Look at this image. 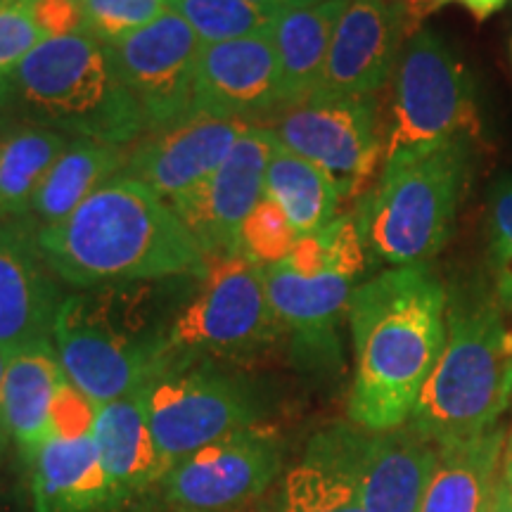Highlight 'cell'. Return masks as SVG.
<instances>
[{
  "instance_id": "obj_27",
  "label": "cell",
  "mask_w": 512,
  "mask_h": 512,
  "mask_svg": "<svg viewBox=\"0 0 512 512\" xmlns=\"http://www.w3.org/2000/svg\"><path fill=\"white\" fill-rule=\"evenodd\" d=\"M264 197L273 200L299 235L318 233L337 219L342 190L328 171L278 143L266 171Z\"/></svg>"
},
{
  "instance_id": "obj_41",
  "label": "cell",
  "mask_w": 512,
  "mask_h": 512,
  "mask_svg": "<svg viewBox=\"0 0 512 512\" xmlns=\"http://www.w3.org/2000/svg\"><path fill=\"white\" fill-rule=\"evenodd\" d=\"M498 472H501L498 479H501L503 486L510 491V496H512V430H510L508 437H505L501 467H498Z\"/></svg>"
},
{
  "instance_id": "obj_6",
  "label": "cell",
  "mask_w": 512,
  "mask_h": 512,
  "mask_svg": "<svg viewBox=\"0 0 512 512\" xmlns=\"http://www.w3.org/2000/svg\"><path fill=\"white\" fill-rule=\"evenodd\" d=\"M512 396V330L489 299L446 311V344L406 422L434 444L494 430Z\"/></svg>"
},
{
  "instance_id": "obj_21",
  "label": "cell",
  "mask_w": 512,
  "mask_h": 512,
  "mask_svg": "<svg viewBox=\"0 0 512 512\" xmlns=\"http://www.w3.org/2000/svg\"><path fill=\"white\" fill-rule=\"evenodd\" d=\"M95 441L102 465L124 505H131L150 489H157L169 472V463L159 451L147 415L145 389L102 403Z\"/></svg>"
},
{
  "instance_id": "obj_29",
  "label": "cell",
  "mask_w": 512,
  "mask_h": 512,
  "mask_svg": "<svg viewBox=\"0 0 512 512\" xmlns=\"http://www.w3.org/2000/svg\"><path fill=\"white\" fill-rule=\"evenodd\" d=\"M169 10L190 24L202 46L264 34L275 15L245 0H169Z\"/></svg>"
},
{
  "instance_id": "obj_46",
  "label": "cell",
  "mask_w": 512,
  "mask_h": 512,
  "mask_svg": "<svg viewBox=\"0 0 512 512\" xmlns=\"http://www.w3.org/2000/svg\"><path fill=\"white\" fill-rule=\"evenodd\" d=\"M3 126H5V121H3V117H0V133H3Z\"/></svg>"
},
{
  "instance_id": "obj_15",
  "label": "cell",
  "mask_w": 512,
  "mask_h": 512,
  "mask_svg": "<svg viewBox=\"0 0 512 512\" xmlns=\"http://www.w3.org/2000/svg\"><path fill=\"white\" fill-rule=\"evenodd\" d=\"M283 110V79L268 31L202 46L190 114L266 126Z\"/></svg>"
},
{
  "instance_id": "obj_43",
  "label": "cell",
  "mask_w": 512,
  "mask_h": 512,
  "mask_svg": "<svg viewBox=\"0 0 512 512\" xmlns=\"http://www.w3.org/2000/svg\"><path fill=\"white\" fill-rule=\"evenodd\" d=\"M491 512H512V496H510V491L503 486L501 479H498V482H496Z\"/></svg>"
},
{
  "instance_id": "obj_39",
  "label": "cell",
  "mask_w": 512,
  "mask_h": 512,
  "mask_svg": "<svg viewBox=\"0 0 512 512\" xmlns=\"http://www.w3.org/2000/svg\"><path fill=\"white\" fill-rule=\"evenodd\" d=\"M453 3H460L472 17L479 19V22H484V19L496 15L498 10H503L508 0H453Z\"/></svg>"
},
{
  "instance_id": "obj_4",
  "label": "cell",
  "mask_w": 512,
  "mask_h": 512,
  "mask_svg": "<svg viewBox=\"0 0 512 512\" xmlns=\"http://www.w3.org/2000/svg\"><path fill=\"white\" fill-rule=\"evenodd\" d=\"M0 117L119 147L147 131L110 46L88 31L38 43L0 86Z\"/></svg>"
},
{
  "instance_id": "obj_16",
  "label": "cell",
  "mask_w": 512,
  "mask_h": 512,
  "mask_svg": "<svg viewBox=\"0 0 512 512\" xmlns=\"http://www.w3.org/2000/svg\"><path fill=\"white\" fill-rule=\"evenodd\" d=\"M249 128L247 121L190 114L174 126L143 133L128 147L124 174L171 202L214 174Z\"/></svg>"
},
{
  "instance_id": "obj_8",
  "label": "cell",
  "mask_w": 512,
  "mask_h": 512,
  "mask_svg": "<svg viewBox=\"0 0 512 512\" xmlns=\"http://www.w3.org/2000/svg\"><path fill=\"white\" fill-rule=\"evenodd\" d=\"M264 268L245 254H211L169 337V361H242L280 342Z\"/></svg>"
},
{
  "instance_id": "obj_35",
  "label": "cell",
  "mask_w": 512,
  "mask_h": 512,
  "mask_svg": "<svg viewBox=\"0 0 512 512\" xmlns=\"http://www.w3.org/2000/svg\"><path fill=\"white\" fill-rule=\"evenodd\" d=\"M100 403L86 396L72 382H62L60 392L55 396L53 415H50V437H81V434H93L98 425Z\"/></svg>"
},
{
  "instance_id": "obj_18",
  "label": "cell",
  "mask_w": 512,
  "mask_h": 512,
  "mask_svg": "<svg viewBox=\"0 0 512 512\" xmlns=\"http://www.w3.org/2000/svg\"><path fill=\"white\" fill-rule=\"evenodd\" d=\"M406 43L382 0H349L332 34L320 95L375 98L392 79Z\"/></svg>"
},
{
  "instance_id": "obj_28",
  "label": "cell",
  "mask_w": 512,
  "mask_h": 512,
  "mask_svg": "<svg viewBox=\"0 0 512 512\" xmlns=\"http://www.w3.org/2000/svg\"><path fill=\"white\" fill-rule=\"evenodd\" d=\"M275 512H368L354 477L342 470L316 441H309L304 458L280 477Z\"/></svg>"
},
{
  "instance_id": "obj_32",
  "label": "cell",
  "mask_w": 512,
  "mask_h": 512,
  "mask_svg": "<svg viewBox=\"0 0 512 512\" xmlns=\"http://www.w3.org/2000/svg\"><path fill=\"white\" fill-rule=\"evenodd\" d=\"M86 31L105 43L145 29L169 10V0H81Z\"/></svg>"
},
{
  "instance_id": "obj_19",
  "label": "cell",
  "mask_w": 512,
  "mask_h": 512,
  "mask_svg": "<svg viewBox=\"0 0 512 512\" xmlns=\"http://www.w3.org/2000/svg\"><path fill=\"white\" fill-rule=\"evenodd\" d=\"M34 512H121L93 434L50 437L27 463Z\"/></svg>"
},
{
  "instance_id": "obj_45",
  "label": "cell",
  "mask_w": 512,
  "mask_h": 512,
  "mask_svg": "<svg viewBox=\"0 0 512 512\" xmlns=\"http://www.w3.org/2000/svg\"><path fill=\"white\" fill-rule=\"evenodd\" d=\"M508 57H510V72H512V31L508 36Z\"/></svg>"
},
{
  "instance_id": "obj_20",
  "label": "cell",
  "mask_w": 512,
  "mask_h": 512,
  "mask_svg": "<svg viewBox=\"0 0 512 512\" xmlns=\"http://www.w3.org/2000/svg\"><path fill=\"white\" fill-rule=\"evenodd\" d=\"M268 302L299 354L318 358L337 354V325L349 311L354 280L339 273L302 278L283 261L264 268Z\"/></svg>"
},
{
  "instance_id": "obj_22",
  "label": "cell",
  "mask_w": 512,
  "mask_h": 512,
  "mask_svg": "<svg viewBox=\"0 0 512 512\" xmlns=\"http://www.w3.org/2000/svg\"><path fill=\"white\" fill-rule=\"evenodd\" d=\"M64 380L53 342L31 344L8 358L0 399L5 427L24 463L50 439V415Z\"/></svg>"
},
{
  "instance_id": "obj_34",
  "label": "cell",
  "mask_w": 512,
  "mask_h": 512,
  "mask_svg": "<svg viewBox=\"0 0 512 512\" xmlns=\"http://www.w3.org/2000/svg\"><path fill=\"white\" fill-rule=\"evenodd\" d=\"M325 245H328V264L332 273L344 275V278H361L368 268V252L363 245L361 230H358L354 214H339L330 226L323 230Z\"/></svg>"
},
{
  "instance_id": "obj_7",
  "label": "cell",
  "mask_w": 512,
  "mask_h": 512,
  "mask_svg": "<svg viewBox=\"0 0 512 512\" xmlns=\"http://www.w3.org/2000/svg\"><path fill=\"white\" fill-rule=\"evenodd\" d=\"M479 128L472 76L451 46L420 29L403 43L389 79V100L380 112L384 162L446 140L470 138Z\"/></svg>"
},
{
  "instance_id": "obj_25",
  "label": "cell",
  "mask_w": 512,
  "mask_h": 512,
  "mask_svg": "<svg viewBox=\"0 0 512 512\" xmlns=\"http://www.w3.org/2000/svg\"><path fill=\"white\" fill-rule=\"evenodd\" d=\"M126 162L128 147L72 140L43 178L27 221L38 230L69 219L93 192L124 174Z\"/></svg>"
},
{
  "instance_id": "obj_40",
  "label": "cell",
  "mask_w": 512,
  "mask_h": 512,
  "mask_svg": "<svg viewBox=\"0 0 512 512\" xmlns=\"http://www.w3.org/2000/svg\"><path fill=\"white\" fill-rule=\"evenodd\" d=\"M8 358H10L8 351L0 349V392H3V377H5V368H8ZM10 446H12V439H10L8 427H5L3 399H0V463H5V456H8Z\"/></svg>"
},
{
  "instance_id": "obj_17",
  "label": "cell",
  "mask_w": 512,
  "mask_h": 512,
  "mask_svg": "<svg viewBox=\"0 0 512 512\" xmlns=\"http://www.w3.org/2000/svg\"><path fill=\"white\" fill-rule=\"evenodd\" d=\"M36 235L27 219L0 221V349L8 354L53 342L64 302L60 278L48 266Z\"/></svg>"
},
{
  "instance_id": "obj_31",
  "label": "cell",
  "mask_w": 512,
  "mask_h": 512,
  "mask_svg": "<svg viewBox=\"0 0 512 512\" xmlns=\"http://www.w3.org/2000/svg\"><path fill=\"white\" fill-rule=\"evenodd\" d=\"M299 238L285 211L264 197L240 228V254H245L259 268L280 264L287 259L294 240Z\"/></svg>"
},
{
  "instance_id": "obj_13",
  "label": "cell",
  "mask_w": 512,
  "mask_h": 512,
  "mask_svg": "<svg viewBox=\"0 0 512 512\" xmlns=\"http://www.w3.org/2000/svg\"><path fill=\"white\" fill-rule=\"evenodd\" d=\"M107 46L143 112L145 133L190 117L202 41L183 17L166 10L145 29Z\"/></svg>"
},
{
  "instance_id": "obj_14",
  "label": "cell",
  "mask_w": 512,
  "mask_h": 512,
  "mask_svg": "<svg viewBox=\"0 0 512 512\" xmlns=\"http://www.w3.org/2000/svg\"><path fill=\"white\" fill-rule=\"evenodd\" d=\"M275 147L278 138L271 128L252 126L214 174L169 202L207 256L240 254V228L264 200Z\"/></svg>"
},
{
  "instance_id": "obj_37",
  "label": "cell",
  "mask_w": 512,
  "mask_h": 512,
  "mask_svg": "<svg viewBox=\"0 0 512 512\" xmlns=\"http://www.w3.org/2000/svg\"><path fill=\"white\" fill-rule=\"evenodd\" d=\"M283 264L302 278H318V275L328 273V245H325L323 233L318 230V233L299 235Z\"/></svg>"
},
{
  "instance_id": "obj_10",
  "label": "cell",
  "mask_w": 512,
  "mask_h": 512,
  "mask_svg": "<svg viewBox=\"0 0 512 512\" xmlns=\"http://www.w3.org/2000/svg\"><path fill=\"white\" fill-rule=\"evenodd\" d=\"M266 126L285 150L328 171L342 200L366 195L377 164H384L375 98L313 93L309 100L283 107Z\"/></svg>"
},
{
  "instance_id": "obj_23",
  "label": "cell",
  "mask_w": 512,
  "mask_h": 512,
  "mask_svg": "<svg viewBox=\"0 0 512 512\" xmlns=\"http://www.w3.org/2000/svg\"><path fill=\"white\" fill-rule=\"evenodd\" d=\"M349 0H318L273 15V38L283 79V107L309 100L318 91L332 34Z\"/></svg>"
},
{
  "instance_id": "obj_33",
  "label": "cell",
  "mask_w": 512,
  "mask_h": 512,
  "mask_svg": "<svg viewBox=\"0 0 512 512\" xmlns=\"http://www.w3.org/2000/svg\"><path fill=\"white\" fill-rule=\"evenodd\" d=\"M46 38L31 15L27 0H8L0 5V86L10 79L19 62Z\"/></svg>"
},
{
  "instance_id": "obj_38",
  "label": "cell",
  "mask_w": 512,
  "mask_h": 512,
  "mask_svg": "<svg viewBox=\"0 0 512 512\" xmlns=\"http://www.w3.org/2000/svg\"><path fill=\"white\" fill-rule=\"evenodd\" d=\"M451 0H382L384 8L389 10V15L396 19L403 38H411L418 34L420 29H425L422 24L430 19L434 12L444 8Z\"/></svg>"
},
{
  "instance_id": "obj_9",
  "label": "cell",
  "mask_w": 512,
  "mask_h": 512,
  "mask_svg": "<svg viewBox=\"0 0 512 512\" xmlns=\"http://www.w3.org/2000/svg\"><path fill=\"white\" fill-rule=\"evenodd\" d=\"M147 415L169 467L228 434L261 425L259 399L216 361H171L145 387Z\"/></svg>"
},
{
  "instance_id": "obj_1",
  "label": "cell",
  "mask_w": 512,
  "mask_h": 512,
  "mask_svg": "<svg viewBox=\"0 0 512 512\" xmlns=\"http://www.w3.org/2000/svg\"><path fill=\"white\" fill-rule=\"evenodd\" d=\"M446 311V290L430 264L384 268L356 285L347 311L356 358L351 425L389 432L411 420L444 351Z\"/></svg>"
},
{
  "instance_id": "obj_47",
  "label": "cell",
  "mask_w": 512,
  "mask_h": 512,
  "mask_svg": "<svg viewBox=\"0 0 512 512\" xmlns=\"http://www.w3.org/2000/svg\"><path fill=\"white\" fill-rule=\"evenodd\" d=\"M5 3H8V0H0V5H5Z\"/></svg>"
},
{
  "instance_id": "obj_5",
  "label": "cell",
  "mask_w": 512,
  "mask_h": 512,
  "mask_svg": "<svg viewBox=\"0 0 512 512\" xmlns=\"http://www.w3.org/2000/svg\"><path fill=\"white\" fill-rule=\"evenodd\" d=\"M470 162V138L387 159L354 211L368 264H430L451 238Z\"/></svg>"
},
{
  "instance_id": "obj_24",
  "label": "cell",
  "mask_w": 512,
  "mask_h": 512,
  "mask_svg": "<svg viewBox=\"0 0 512 512\" xmlns=\"http://www.w3.org/2000/svg\"><path fill=\"white\" fill-rule=\"evenodd\" d=\"M505 437L496 425L479 437L439 444L420 512H491Z\"/></svg>"
},
{
  "instance_id": "obj_42",
  "label": "cell",
  "mask_w": 512,
  "mask_h": 512,
  "mask_svg": "<svg viewBox=\"0 0 512 512\" xmlns=\"http://www.w3.org/2000/svg\"><path fill=\"white\" fill-rule=\"evenodd\" d=\"M245 3L259 5V8H264L268 12H280V10H287V8H299V5L318 3V0H245Z\"/></svg>"
},
{
  "instance_id": "obj_30",
  "label": "cell",
  "mask_w": 512,
  "mask_h": 512,
  "mask_svg": "<svg viewBox=\"0 0 512 512\" xmlns=\"http://www.w3.org/2000/svg\"><path fill=\"white\" fill-rule=\"evenodd\" d=\"M486 233L496 302L503 311H512V174H503L491 185Z\"/></svg>"
},
{
  "instance_id": "obj_26",
  "label": "cell",
  "mask_w": 512,
  "mask_h": 512,
  "mask_svg": "<svg viewBox=\"0 0 512 512\" xmlns=\"http://www.w3.org/2000/svg\"><path fill=\"white\" fill-rule=\"evenodd\" d=\"M72 138L50 128L5 121L0 133V221L29 219L43 178Z\"/></svg>"
},
{
  "instance_id": "obj_3",
  "label": "cell",
  "mask_w": 512,
  "mask_h": 512,
  "mask_svg": "<svg viewBox=\"0 0 512 512\" xmlns=\"http://www.w3.org/2000/svg\"><path fill=\"white\" fill-rule=\"evenodd\" d=\"M195 280H140L67 294L53 344L69 382L100 406L145 389L169 361L171 328Z\"/></svg>"
},
{
  "instance_id": "obj_36",
  "label": "cell",
  "mask_w": 512,
  "mask_h": 512,
  "mask_svg": "<svg viewBox=\"0 0 512 512\" xmlns=\"http://www.w3.org/2000/svg\"><path fill=\"white\" fill-rule=\"evenodd\" d=\"M31 15L48 38L86 31L81 0H27Z\"/></svg>"
},
{
  "instance_id": "obj_44",
  "label": "cell",
  "mask_w": 512,
  "mask_h": 512,
  "mask_svg": "<svg viewBox=\"0 0 512 512\" xmlns=\"http://www.w3.org/2000/svg\"><path fill=\"white\" fill-rule=\"evenodd\" d=\"M0 475H3V463H0ZM5 508V486H3V477H0V512Z\"/></svg>"
},
{
  "instance_id": "obj_2",
  "label": "cell",
  "mask_w": 512,
  "mask_h": 512,
  "mask_svg": "<svg viewBox=\"0 0 512 512\" xmlns=\"http://www.w3.org/2000/svg\"><path fill=\"white\" fill-rule=\"evenodd\" d=\"M36 238L53 273L76 290L200 278L207 266L174 207L126 174L93 192L69 219L38 228Z\"/></svg>"
},
{
  "instance_id": "obj_12",
  "label": "cell",
  "mask_w": 512,
  "mask_h": 512,
  "mask_svg": "<svg viewBox=\"0 0 512 512\" xmlns=\"http://www.w3.org/2000/svg\"><path fill=\"white\" fill-rule=\"evenodd\" d=\"M313 441L347 470L368 512H420L437 465L439 444L403 425L368 432L356 425H332Z\"/></svg>"
},
{
  "instance_id": "obj_11",
  "label": "cell",
  "mask_w": 512,
  "mask_h": 512,
  "mask_svg": "<svg viewBox=\"0 0 512 512\" xmlns=\"http://www.w3.org/2000/svg\"><path fill=\"white\" fill-rule=\"evenodd\" d=\"M283 472L280 434L254 425L176 460L157 491L171 512H240L259 501Z\"/></svg>"
}]
</instances>
